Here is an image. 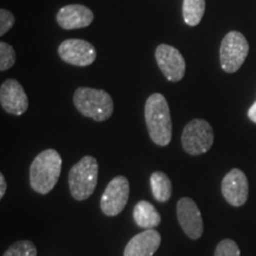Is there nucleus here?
Here are the masks:
<instances>
[{
    "mask_svg": "<svg viewBox=\"0 0 256 256\" xmlns=\"http://www.w3.org/2000/svg\"><path fill=\"white\" fill-rule=\"evenodd\" d=\"M145 120L150 138L156 145L168 146L172 142V118L168 100L162 94L156 92L147 98Z\"/></svg>",
    "mask_w": 256,
    "mask_h": 256,
    "instance_id": "obj_1",
    "label": "nucleus"
},
{
    "mask_svg": "<svg viewBox=\"0 0 256 256\" xmlns=\"http://www.w3.org/2000/svg\"><path fill=\"white\" fill-rule=\"evenodd\" d=\"M63 160L56 150L40 152L30 166V185L34 192L48 194L58 183Z\"/></svg>",
    "mask_w": 256,
    "mask_h": 256,
    "instance_id": "obj_2",
    "label": "nucleus"
},
{
    "mask_svg": "<svg viewBox=\"0 0 256 256\" xmlns=\"http://www.w3.org/2000/svg\"><path fill=\"white\" fill-rule=\"evenodd\" d=\"M74 104L78 113L96 122H104L114 113L113 98L102 89L78 88L74 94Z\"/></svg>",
    "mask_w": 256,
    "mask_h": 256,
    "instance_id": "obj_3",
    "label": "nucleus"
},
{
    "mask_svg": "<svg viewBox=\"0 0 256 256\" xmlns=\"http://www.w3.org/2000/svg\"><path fill=\"white\" fill-rule=\"evenodd\" d=\"M98 180V162L94 156H86L69 171V188L74 200L83 202L94 194Z\"/></svg>",
    "mask_w": 256,
    "mask_h": 256,
    "instance_id": "obj_4",
    "label": "nucleus"
},
{
    "mask_svg": "<svg viewBox=\"0 0 256 256\" xmlns=\"http://www.w3.org/2000/svg\"><path fill=\"white\" fill-rule=\"evenodd\" d=\"M215 142L211 124L206 120L194 119L185 126L182 134V146L188 154L197 156L206 154Z\"/></svg>",
    "mask_w": 256,
    "mask_h": 256,
    "instance_id": "obj_5",
    "label": "nucleus"
},
{
    "mask_svg": "<svg viewBox=\"0 0 256 256\" xmlns=\"http://www.w3.org/2000/svg\"><path fill=\"white\" fill-rule=\"evenodd\" d=\"M249 54V44L241 32L232 31L223 38L220 44V66L226 72H238Z\"/></svg>",
    "mask_w": 256,
    "mask_h": 256,
    "instance_id": "obj_6",
    "label": "nucleus"
},
{
    "mask_svg": "<svg viewBox=\"0 0 256 256\" xmlns=\"http://www.w3.org/2000/svg\"><path fill=\"white\" fill-rule=\"evenodd\" d=\"M130 200V182L124 176L112 179L101 197V210L107 217L120 215Z\"/></svg>",
    "mask_w": 256,
    "mask_h": 256,
    "instance_id": "obj_7",
    "label": "nucleus"
},
{
    "mask_svg": "<svg viewBox=\"0 0 256 256\" xmlns=\"http://www.w3.org/2000/svg\"><path fill=\"white\" fill-rule=\"evenodd\" d=\"M177 218L185 235L190 240L197 241L204 234V223L200 210L196 202L188 197L178 200Z\"/></svg>",
    "mask_w": 256,
    "mask_h": 256,
    "instance_id": "obj_8",
    "label": "nucleus"
},
{
    "mask_svg": "<svg viewBox=\"0 0 256 256\" xmlns=\"http://www.w3.org/2000/svg\"><path fill=\"white\" fill-rule=\"evenodd\" d=\"M156 60L159 69L170 82H179L184 78L186 72V63L180 51L168 44L156 46Z\"/></svg>",
    "mask_w": 256,
    "mask_h": 256,
    "instance_id": "obj_9",
    "label": "nucleus"
},
{
    "mask_svg": "<svg viewBox=\"0 0 256 256\" xmlns=\"http://www.w3.org/2000/svg\"><path fill=\"white\" fill-rule=\"evenodd\" d=\"M58 55L63 62L74 66H89L96 60L95 46L83 40H66L58 48Z\"/></svg>",
    "mask_w": 256,
    "mask_h": 256,
    "instance_id": "obj_10",
    "label": "nucleus"
},
{
    "mask_svg": "<svg viewBox=\"0 0 256 256\" xmlns=\"http://www.w3.org/2000/svg\"><path fill=\"white\" fill-rule=\"evenodd\" d=\"M222 194L230 206L241 208L249 197V183L247 176L240 168H232L222 180Z\"/></svg>",
    "mask_w": 256,
    "mask_h": 256,
    "instance_id": "obj_11",
    "label": "nucleus"
},
{
    "mask_svg": "<svg viewBox=\"0 0 256 256\" xmlns=\"http://www.w3.org/2000/svg\"><path fill=\"white\" fill-rule=\"evenodd\" d=\"M0 104L6 113L20 116L28 110V98L17 80L8 78L0 88Z\"/></svg>",
    "mask_w": 256,
    "mask_h": 256,
    "instance_id": "obj_12",
    "label": "nucleus"
},
{
    "mask_svg": "<svg viewBox=\"0 0 256 256\" xmlns=\"http://www.w3.org/2000/svg\"><path fill=\"white\" fill-rule=\"evenodd\" d=\"M56 19L63 30H76L88 28L94 22V14L87 6L72 4L60 8Z\"/></svg>",
    "mask_w": 256,
    "mask_h": 256,
    "instance_id": "obj_13",
    "label": "nucleus"
},
{
    "mask_svg": "<svg viewBox=\"0 0 256 256\" xmlns=\"http://www.w3.org/2000/svg\"><path fill=\"white\" fill-rule=\"evenodd\" d=\"M162 244V235L154 229L138 234L127 243L124 256H153Z\"/></svg>",
    "mask_w": 256,
    "mask_h": 256,
    "instance_id": "obj_14",
    "label": "nucleus"
},
{
    "mask_svg": "<svg viewBox=\"0 0 256 256\" xmlns=\"http://www.w3.org/2000/svg\"><path fill=\"white\" fill-rule=\"evenodd\" d=\"M133 217L138 226L142 229L156 228L162 223V216L152 203L140 200L133 210Z\"/></svg>",
    "mask_w": 256,
    "mask_h": 256,
    "instance_id": "obj_15",
    "label": "nucleus"
},
{
    "mask_svg": "<svg viewBox=\"0 0 256 256\" xmlns=\"http://www.w3.org/2000/svg\"><path fill=\"white\" fill-rule=\"evenodd\" d=\"M151 183V190L153 197L156 198L159 203H166L171 200L174 188H172V182L164 172L156 171L151 174L150 178Z\"/></svg>",
    "mask_w": 256,
    "mask_h": 256,
    "instance_id": "obj_16",
    "label": "nucleus"
},
{
    "mask_svg": "<svg viewBox=\"0 0 256 256\" xmlns=\"http://www.w3.org/2000/svg\"><path fill=\"white\" fill-rule=\"evenodd\" d=\"M206 0H183V18L185 24L194 28L200 25L206 14Z\"/></svg>",
    "mask_w": 256,
    "mask_h": 256,
    "instance_id": "obj_17",
    "label": "nucleus"
},
{
    "mask_svg": "<svg viewBox=\"0 0 256 256\" xmlns=\"http://www.w3.org/2000/svg\"><path fill=\"white\" fill-rule=\"evenodd\" d=\"M2 256H37V248L34 242L24 240L14 243Z\"/></svg>",
    "mask_w": 256,
    "mask_h": 256,
    "instance_id": "obj_18",
    "label": "nucleus"
},
{
    "mask_svg": "<svg viewBox=\"0 0 256 256\" xmlns=\"http://www.w3.org/2000/svg\"><path fill=\"white\" fill-rule=\"evenodd\" d=\"M16 63V51L14 46L2 42L0 43V70L6 72L11 69Z\"/></svg>",
    "mask_w": 256,
    "mask_h": 256,
    "instance_id": "obj_19",
    "label": "nucleus"
},
{
    "mask_svg": "<svg viewBox=\"0 0 256 256\" xmlns=\"http://www.w3.org/2000/svg\"><path fill=\"white\" fill-rule=\"evenodd\" d=\"M215 256H241V250L234 240L226 238L217 244Z\"/></svg>",
    "mask_w": 256,
    "mask_h": 256,
    "instance_id": "obj_20",
    "label": "nucleus"
},
{
    "mask_svg": "<svg viewBox=\"0 0 256 256\" xmlns=\"http://www.w3.org/2000/svg\"><path fill=\"white\" fill-rule=\"evenodd\" d=\"M16 23L14 14L8 10H0V36H5L8 32L14 28Z\"/></svg>",
    "mask_w": 256,
    "mask_h": 256,
    "instance_id": "obj_21",
    "label": "nucleus"
},
{
    "mask_svg": "<svg viewBox=\"0 0 256 256\" xmlns=\"http://www.w3.org/2000/svg\"><path fill=\"white\" fill-rule=\"evenodd\" d=\"M6 190H8V183H6L5 176L0 174V198H4Z\"/></svg>",
    "mask_w": 256,
    "mask_h": 256,
    "instance_id": "obj_22",
    "label": "nucleus"
},
{
    "mask_svg": "<svg viewBox=\"0 0 256 256\" xmlns=\"http://www.w3.org/2000/svg\"><path fill=\"white\" fill-rule=\"evenodd\" d=\"M248 118L250 119L252 122L256 124V102L252 106L250 110L248 112Z\"/></svg>",
    "mask_w": 256,
    "mask_h": 256,
    "instance_id": "obj_23",
    "label": "nucleus"
}]
</instances>
